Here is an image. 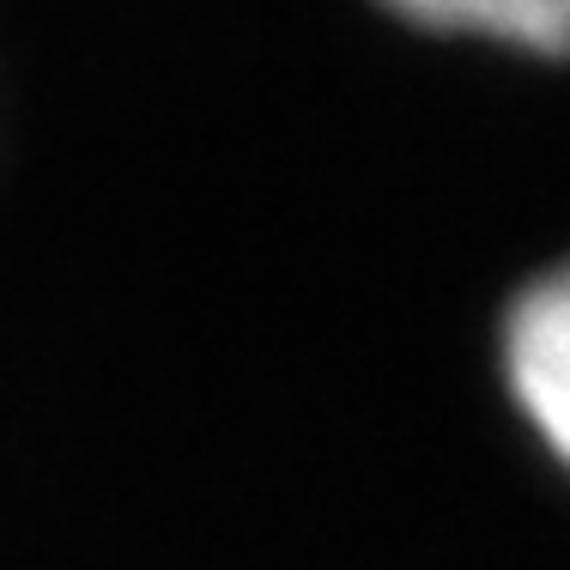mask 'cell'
Returning <instances> with one entry per match:
<instances>
[{
  "instance_id": "cell-1",
  "label": "cell",
  "mask_w": 570,
  "mask_h": 570,
  "mask_svg": "<svg viewBox=\"0 0 570 570\" xmlns=\"http://www.w3.org/2000/svg\"><path fill=\"white\" fill-rule=\"evenodd\" d=\"M504 376L540 443L570 468V262L515 297L504 322Z\"/></svg>"
},
{
  "instance_id": "cell-2",
  "label": "cell",
  "mask_w": 570,
  "mask_h": 570,
  "mask_svg": "<svg viewBox=\"0 0 570 570\" xmlns=\"http://www.w3.org/2000/svg\"><path fill=\"white\" fill-rule=\"evenodd\" d=\"M431 31H473L540 56H570V0H389Z\"/></svg>"
}]
</instances>
